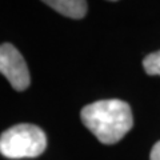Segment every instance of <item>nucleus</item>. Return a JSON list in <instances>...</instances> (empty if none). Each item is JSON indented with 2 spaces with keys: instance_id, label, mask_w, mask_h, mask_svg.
Returning a JSON list of instances; mask_svg holds the SVG:
<instances>
[{
  "instance_id": "nucleus-1",
  "label": "nucleus",
  "mask_w": 160,
  "mask_h": 160,
  "mask_svg": "<svg viewBox=\"0 0 160 160\" xmlns=\"http://www.w3.org/2000/svg\"><path fill=\"white\" fill-rule=\"evenodd\" d=\"M80 118L84 126L104 144L118 143L133 126L131 107L119 99L88 104L82 109Z\"/></svg>"
},
{
  "instance_id": "nucleus-6",
  "label": "nucleus",
  "mask_w": 160,
  "mask_h": 160,
  "mask_svg": "<svg viewBox=\"0 0 160 160\" xmlns=\"http://www.w3.org/2000/svg\"><path fill=\"white\" fill-rule=\"evenodd\" d=\"M151 160H160V142L153 146L151 151Z\"/></svg>"
},
{
  "instance_id": "nucleus-2",
  "label": "nucleus",
  "mask_w": 160,
  "mask_h": 160,
  "mask_svg": "<svg viewBox=\"0 0 160 160\" xmlns=\"http://www.w3.org/2000/svg\"><path fill=\"white\" fill-rule=\"evenodd\" d=\"M46 147V133L33 124H18L0 136V153L8 159L36 158Z\"/></svg>"
},
{
  "instance_id": "nucleus-3",
  "label": "nucleus",
  "mask_w": 160,
  "mask_h": 160,
  "mask_svg": "<svg viewBox=\"0 0 160 160\" xmlns=\"http://www.w3.org/2000/svg\"><path fill=\"white\" fill-rule=\"evenodd\" d=\"M0 73L6 76L16 91H24L31 83L26 60L18 48L9 43L0 46Z\"/></svg>"
},
{
  "instance_id": "nucleus-5",
  "label": "nucleus",
  "mask_w": 160,
  "mask_h": 160,
  "mask_svg": "<svg viewBox=\"0 0 160 160\" xmlns=\"http://www.w3.org/2000/svg\"><path fill=\"white\" fill-rule=\"evenodd\" d=\"M144 71L148 75H158L160 76V51L147 55L143 60Z\"/></svg>"
},
{
  "instance_id": "nucleus-4",
  "label": "nucleus",
  "mask_w": 160,
  "mask_h": 160,
  "mask_svg": "<svg viewBox=\"0 0 160 160\" xmlns=\"http://www.w3.org/2000/svg\"><path fill=\"white\" fill-rule=\"evenodd\" d=\"M44 4L71 19H82L87 13V2L84 0H47Z\"/></svg>"
}]
</instances>
